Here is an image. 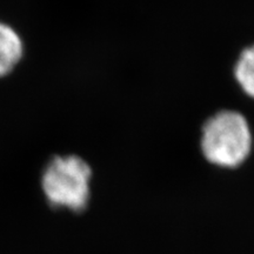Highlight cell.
<instances>
[{"label": "cell", "mask_w": 254, "mask_h": 254, "mask_svg": "<svg viewBox=\"0 0 254 254\" xmlns=\"http://www.w3.org/2000/svg\"><path fill=\"white\" fill-rule=\"evenodd\" d=\"M252 132L243 114L224 110L206 120L200 147L208 163L221 168H236L252 151Z\"/></svg>", "instance_id": "7a4b0ae2"}, {"label": "cell", "mask_w": 254, "mask_h": 254, "mask_svg": "<svg viewBox=\"0 0 254 254\" xmlns=\"http://www.w3.org/2000/svg\"><path fill=\"white\" fill-rule=\"evenodd\" d=\"M41 30H47V28H41ZM41 30H37V31H41ZM33 32H36V31H33ZM30 33H32V32H30ZM26 34H28V33H26ZM26 34H24V36H26ZM24 36H21V37H24Z\"/></svg>", "instance_id": "5b68a950"}, {"label": "cell", "mask_w": 254, "mask_h": 254, "mask_svg": "<svg viewBox=\"0 0 254 254\" xmlns=\"http://www.w3.org/2000/svg\"><path fill=\"white\" fill-rule=\"evenodd\" d=\"M93 178V167L81 155L56 154L43 168L40 190L52 211L81 215L91 205Z\"/></svg>", "instance_id": "6da1fadb"}, {"label": "cell", "mask_w": 254, "mask_h": 254, "mask_svg": "<svg viewBox=\"0 0 254 254\" xmlns=\"http://www.w3.org/2000/svg\"><path fill=\"white\" fill-rule=\"evenodd\" d=\"M234 77L244 93L254 99V45L240 53L234 67Z\"/></svg>", "instance_id": "277c9868"}, {"label": "cell", "mask_w": 254, "mask_h": 254, "mask_svg": "<svg viewBox=\"0 0 254 254\" xmlns=\"http://www.w3.org/2000/svg\"><path fill=\"white\" fill-rule=\"evenodd\" d=\"M25 57V43L20 32L7 21L0 20V80L15 72Z\"/></svg>", "instance_id": "3957f363"}]
</instances>
